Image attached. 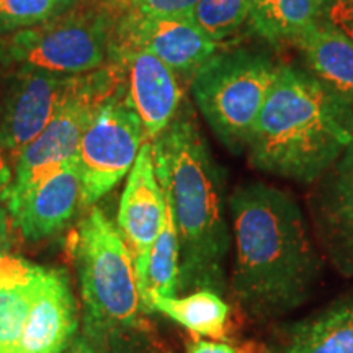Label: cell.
I'll return each instance as SVG.
<instances>
[{
    "mask_svg": "<svg viewBox=\"0 0 353 353\" xmlns=\"http://www.w3.org/2000/svg\"><path fill=\"white\" fill-rule=\"evenodd\" d=\"M236 259L231 288L250 317L270 321L301 307L322 260L299 205L285 190L242 183L229 196Z\"/></svg>",
    "mask_w": 353,
    "mask_h": 353,
    "instance_id": "1",
    "label": "cell"
},
{
    "mask_svg": "<svg viewBox=\"0 0 353 353\" xmlns=\"http://www.w3.org/2000/svg\"><path fill=\"white\" fill-rule=\"evenodd\" d=\"M151 145L159 185L179 231V288L221 293L231 249L224 182L192 107L182 105Z\"/></svg>",
    "mask_w": 353,
    "mask_h": 353,
    "instance_id": "2",
    "label": "cell"
},
{
    "mask_svg": "<svg viewBox=\"0 0 353 353\" xmlns=\"http://www.w3.org/2000/svg\"><path fill=\"white\" fill-rule=\"evenodd\" d=\"M352 141V101L311 70L281 64L247 151L250 165L263 174L314 183Z\"/></svg>",
    "mask_w": 353,
    "mask_h": 353,
    "instance_id": "3",
    "label": "cell"
},
{
    "mask_svg": "<svg viewBox=\"0 0 353 353\" xmlns=\"http://www.w3.org/2000/svg\"><path fill=\"white\" fill-rule=\"evenodd\" d=\"M83 309L82 334L113 353H134L145 311L134 260L120 229L99 208L70 239Z\"/></svg>",
    "mask_w": 353,
    "mask_h": 353,
    "instance_id": "4",
    "label": "cell"
},
{
    "mask_svg": "<svg viewBox=\"0 0 353 353\" xmlns=\"http://www.w3.org/2000/svg\"><path fill=\"white\" fill-rule=\"evenodd\" d=\"M126 0H76L69 10L32 28L0 37V68L81 76L103 68Z\"/></svg>",
    "mask_w": 353,
    "mask_h": 353,
    "instance_id": "5",
    "label": "cell"
},
{
    "mask_svg": "<svg viewBox=\"0 0 353 353\" xmlns=\"http://www.w3.org/2000/svg\"><path fill=\"white\" fill-rule=\"evenodd\" d=\"M280 64L249 50L216 52L193 74L192 94L219 143L232 154L249 145Z\"/></svg>",
    "mask_w": 353,
    "mask_h": 353,
    "instance_id": "6",
    "label": "cell"
},
{
    "mask_svg": "<svg viewBox=\"0 0 353 353\" xmlns=\"http://www.w3.org/2000/svg\"><path fill=\"white\" fill-rule=\"evenodd\" d=\"M125 70L117 59L103 68L72 76L68 92L54 117L41 134L21 151L13 167V179L0 200L23 192L56 167L77 154L83 132L101 105L113 95L125 92Z\"/></svg>",
    "mask_w": 353,
    "mask_h": 353,
    "instance_id": "7",
    "label": "cell"
},
{
    "mask_svg": "<svg viewBox=\"0 0 353 353\" xmlns=\"http://www.w3.org/2000/svg\"><path fill=\"white\" fill-rule=\"evenodd\" d=\"M145 131L130 107L126 90L101 105L77 149L82 176V208H90L117 187L134 165Z\"/></svg>",
    "mask_w": 353,
    "mask_h": 353,
    "instance_id": "8",
    "label": "cell"
},
{
    "mask_svg": "<svg viewBox=\"0 0 353 353\" xmlns=\"http://www.w3.org/2000/svg\"><path fill=\"white\" fill-rule=\"evenodd\" d=\"M114 48H134L154 54L175 74L193 77L218 43L206 34L192 15L145 17L126 8L114 30Z\"/></svg>",
    "mask_w": 353,
    "mask_h": 353,
    "instance_id": "9",
    "label": "cell"
},
{
    "mask_svg": "<svg viewBox=\"0 0 353 353\" xmlns=\"http://www.w3.org/2000/svg\"><path fill=\"white\" fill-rule=\"evenodd\" d=\"M10 77L0 107V144L8 161L15 164L21 151L54 117L72 76L17 69Z\"/></svg>",
    "mask_w": 353,
    "mask_h": 353,
    "instance_id": "10",
    "label": "cell"
},
{
    "mask_svg": "<svg viewBox=\"0 0 353 353\" xmlns=\"http://www.w3.org/2000/svg\"><path fill=\"white\" fill-rule=\"evenodd\" d=\"M13 228L28 241H43L68 226L82 208V176L74 156L23 192L3 200Z\"/></svg>",
    "mask_w": 353,
    "mask_h": 353,
    "instance_id": "11",
    "label": "cell"
},
{
    "mask_svg": "<svg viewBox=\"0 0 353 353\" xmlns=\"http://www.w3.org/2000/svg\"><path fill=\"white\" fill-rule=\"evenodd\" d=\"M164 218L165 198L156 175L151 141H145L128 175L117 219L118 229L134 260L139 288L148 270L152 245L164 226Z\"/></svg>",
    "mask_w": 353,
    "mask_h": 353,
    "instance_id": "12",
    "label": "cell"
},
{
    "mask_svg": "<svg viewBox=\"0 0 353 353\" xmlns=\"http://www.w3.org/2000/svg\"><path fill=\"white\" fill-rule=\"evenodd\" d=\"M311 213L317 241L339 273L353 275V141L317 180Z\"/></svg>",
    "mask_w": 353,
    "mask_h": 353,
    "instance_id": "13",
    "label": "cell"
},
{
    "mask_svg": "<svg viewBox=\"0 0 353 353\" xmlns=\"http://www.w3.org/2000/svg\"><path fill=\"white\" fill-rule=\"evenodd\" d=\"M112 59L123 65L128 103L143 121L145 138L152 141L182 107L183 90L176 74L151 52L134 48H114Z\"/></svg>",
    "mask_w": 353,
    "mask_h": 353,
    "instance_id": "14",
    "label": "cell"
},
{
    "mask_svg": "<svg viewBox=\"0 0 353 353\" xmlns=\"http://www.w3.org/2000/svg\"><path fill=\"white\" fill-rule=\"evenodd\" d=\"M79 335V306L68 272L44 267L15 353H64Z\"/></svg>",
    "mask_w": 353,
    "mask_h": 353,
    "instance_id": "15",
    "label": "cell"
},
{
    "mask_svg": "<svg viewBox=\"0 0 353 353\" xmlns=\"http://www.w3.org/2000/svg\"><path fill=\"white\" fill-rule=\"evenodd\" d=\"M265 353H353V296L288 325Z\"/></svg>",
    "mask_w": 353,
    "mask_h": 353,
    "instance_id": "16",
    "label": "cell"
},
{
    "mask_svg": "<svg viewBox=\"0 0 353 353\" xmlns=\"http://www.w3.org/2000/svg\"><path fill=\"white\" fill-rule=\"evenodd\" d=\"M44 267L20 255H0V353H15L41 283Z\"/></svg>",
    "mask_w": 353,
    "mask_h": 353,
    "instance_id": "17",
    "label": "cell"
},
{
    "mask_svg": "<svg viewBox=\"0 0 353 353\" xmlns=\"http://www.w3.org/2000/svg\"><path fill=\"white\" fill-rule=\"evenodd\" d=\"M293 44L319 81L353 103V39L317 20Z\"/></svg>",
    "mask_w": 353,
    "mask_h": 353,
    "instance_id": "18",
    "label": "cell"
},
{
    "mask_svg": "<svg viewBox=\"0 0 353 353\" xmlns=\"http://www.w3.org/2000/svg\"><path fill=\"white\" fill-rule=\"evenodd\" d=\"M144 306L148 312H162L198 335L216 341H221L226 335L229 306L214 291H193L182 298L152 294L145 299Z\"/></svg>",
    "mask_w": 353,
    "mask_h": 353,
    "instance_id": "19",
    "label": "cell"
},
{
    "mask_svg": "<svg viewBox=\"0 0 353 353\" xmlns=\"http://www.w3.org/2000/svg\"><path fill=\"white\" fill-rule=\"evenodd\" d=\"M322 0H255L250 30L265 41L294 43L304 30L319 20Z\"/></svg>",
    "mask_w": 353,
    "mask_h": 353,
    "instance_id": "20",
    "label": "cell"
},
{
    "mask_svg": "<svg viewBox=\"0 0 353 353\" xmlns=\"http://www.w3.org/2000/svg\"><path fill=\"white\" fill-rule=\"evenodd\" d=\"M165 198V196H164ZM180 286V239L176 231L174 214L165 200L164 226L154 242L149 255L148 270L143 285L141 298L143 303L152 294L157 296H176ZM145 307V306H144Z\"/></svg>",
    "mask_w": 353,
    "mask_h": 353,
    "instance_id": "21",
    "label": "cell"
},
{
    "mask_svg": "<svg viewBox=\"0 0 353 353\" xmlns=\"http://www.w3.org/2000/svg\"><path fill=\"white\" fill-rule=\"evenodd\" d=\"M255 0H200L192 17L213 41L219 43L249 21Z\"/></svg>",
    "mask_w": 353,
    "mask_h": 353,
    "instance_id": "22",
    "label": "cell"
},
{
    "mask_svg": "<svg viewBox=\"0 0 353 353\" xmlns=\"http://www.w3.org/2000/svg\"><path fill=\"white\" fill-rule=\"evenodd\" d=\"M76 0H0V37L54 19Z\"/></svg>",
    "mask_w": 353,
    "mask_h": 353,
    "instance_id": "23",
    "label": "cell"
},
{
    "mask_svg": "<svg viewBox=\"0 0 353 353\" xmlns=\"http://www.w3.org/2000/svg\"><path fill=\"white\" fill-rule=\"evenodd\" d=\"M200 0H126L128 8L145 17L192 15Z\"/></svg>",
    "mask_w": 353,
    "mask_h": 353,
    "instance_id": "24",
    "label": "cell"
},
{
    "mask_svg": "<svg viewBox=\"0 0 353 353\" xmlns=\"http://www.w3.org/2000/svg\"><path fill=\"white\" fill-rule=\"evenodd\" d=\"M319 20L353 39V0H322Z\"/></svg>",
    "mask_w": 353,
    "mask_h": 353,
    "instance_id": "25",
    "label": "cell"
},
{
    "mask_svg": "<svg viewBox=\"0 0 353 353\" xmlns=\"http://www.w3.org/2000/svg\"><path fill=\"white\" fill-rule=\"evenodd\" d=\"M13 223L10 214H8L7 208L0 206V255L10 252L12 247V231H13Z\"/></svg>",
    "mask_w": 353,
    "mask_h": 353,
    "instance_id": "26",
    "label": "cell"
},
{
    "mask_svg": "<svg viewBox=\"0 0 353 353\" xmlns=\"http://www.w3.org/2000/svg\"><path fill=\"white\" fill-rule=\"evenodd\" d=\"M64 353H113L107 347H101L90 339H87L82 332H79L76 341L70 343V347Z\"/></svg>",
    "mask_w": 353,
    "mask_h": 353,
    "instance_id": "27",
    "label": "cell"
},
{
    "mask_svg": "<svg viewBox=\"0 0 353 353\" xmlns=\"http://www.w3.org/2000/svg\"><path fill=\"white\" fill-rule=\"evenodd\" d=\"M188 353H242L224 342H211V341H201L196 342L195 345L190 348Z\"/></svg>",
    "mask_w": 353,
    "mask_h": 353,
    "instance_id": "28",
    "label": "cell"
},
{
    "mask_svg": "<svg viewBox=\"0 0 353 353\" xmlns=\"http://www.w3.org/2000/svg\"><path fill=\"white\" fill-rule=\"evenodd\" d=\"M13 172L10 167V161H8L6 151H3L2 144H0V198H2L3 192L8 188V185L12 183Z\"/></svg>",
    "mask_w": 353,
    "mask_h": 353,
    "instance_id": "29",
    "label": "cell"
}]
</instances>
